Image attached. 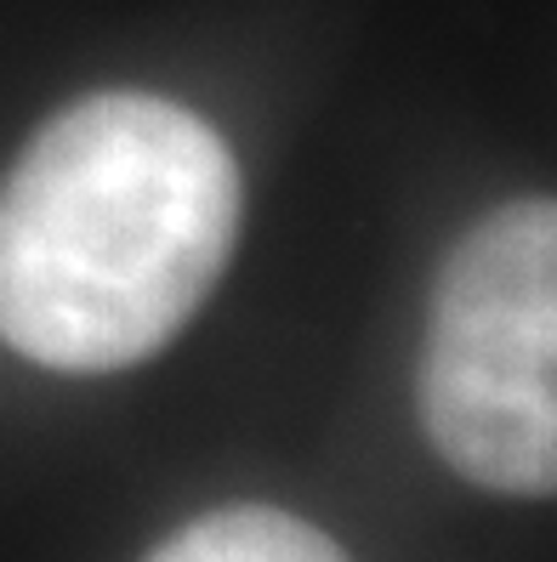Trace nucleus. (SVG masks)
I'll return each mask as SVG.
<instances>
[{
    "label": "nucleus",
    "mask_w": 557,
    "mask_h": 562,
    "mask_svg": "<svg viewBox=\"0 0 557 562\" xmlns=\"http://www.w3.org/2000/svg\"><path fill=\"white\" fill-rule=\"evenodd\" d=\"M421 420L461 477L501 494L557 483V205L483 216L444 261L421 358Z\"/></svg>",
    "instance_id": "nucleus-2"
},
{
    "label": "nucleus",
    "mask_w": 557,
    "mask_h": 562,
    "mask_svg": "<svg viewBox=\"0 0 557 562\" xmlns=\"http://www.w3.org/2000/svg\"><path fill=\"white\" fill-rule=\"evenodd\" d=\"M239 165L171 97L63 109L0 182V341L69 375L159 352L239 234Z\"/></svg>",
    "instance_id": "nucleus-1"
},
{
    "label": "nucleus",
    "mask_w": 557,
    "mask_h": 562,
    "mask_svg": "<svg viewBox=\"0 0 557 562\" xmlns=\"http://www.w3.org/2000/svg\"><path fill=\"white\" fill-rule=\"evenodd\" d=\"M148 562H347L331 535L274 506H227L171 535Z\"/></svg>",
    "instance_id": "nucleus-3"
}]
</instances>
